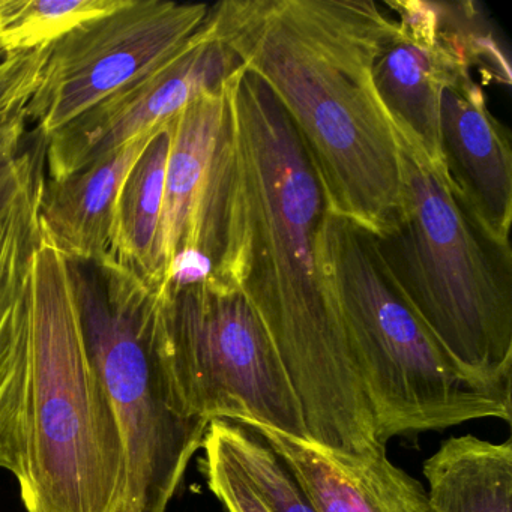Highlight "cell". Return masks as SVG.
I'll use <instances>...</instances> for the list:
<instances>
[{
  "label": "cell",
  "mask_w": 512,
  "mask_h": 512,
  "mask_svg": "<svg viewBox=\"0 0 512 512\" xmlns=\"http://www.w3.org/2000/svg\"><path fill=\"white\" fill-rule=\"evenodd\" d=\"M226 92L203 257L212 280L238 290L265 326L308 443L332 457H364L385 445L320 265L325 191L268 86L242 67Z\"/></svg>",
  "instance_id": "6da1fadb"
},
{
  "label": "cell",
  "mask_w": 512,
  "mask_h": 512,
  "mask_svg": "<svg viewBox=\"0 0 512 512\" xmlns=\"http://www.w3.org/2000/svg\"><path fill=\"white\" fill-rule=\"evenodd\" d=\"M209 25L283 107L329 212L383 235L403 182L400 140L373 79L395 26L385 2L224 0Z\"/></svg>",
  "instance_id": "7a4b0ae2"
},
{
  "label": "cell",
  "mask_w": 512,
  "mask_h": 512,
  "mask_svg": "<svg viewBox=\"0 0 512 512\" xmlns=\"http://www.w3.org/2000/svg\"><path fill=\"white\" fill-rule=\"evenodd\" d=\"M17 482L28 512H133L124 440L89 358L71 263L43 229L29 283Z\"/></svg>",
  "instance_id": "3957f363"
},
{
  "label": "cell",
  "mask_w": 512,
  "mask_h": 512,
  "mask_svg": "<svg viewBox=\"0 0 512 512\" xmlns=\"http://www.w3.org/2000/svg\"><path fill=\"white\" fill-rule=\"evenodd\" d=\"M400 140L394 223L373 236L395 286L473 379L512 392V248L494 241L445 169Z\"/></svg>",
  "instance_id": "277c9868"
},
{
  "label": "cell",
  "mask_w": 512,
  "mask_h": 512,
  "mask_svg": "<svg viewBox=\"0 0 512 512\" xmlns=\"http://www.w3.org/2000/svg\"><path fill=\"white\" fill-rule=\"evenodd\" d=\"M319 259L376 416L380 445L475 419L511 422L512 392L473 379L440 346L389 277L367 230L328 212Z\"/></svg>",
  "instance_id": "5b68a950"
},
{
  "label": "cell",
  "mask_w": 512,
  "mask_h": 512,
  "mask_svg": "<svg viewBox=\"0 0 512 512\" xmlns=\"http://www.w3.org/2000/svg\"><path fill=\"white\" fill-rule=\"evenodd\" d=\"M71 263L83 334L124 440L131 511L167 512L209 422L176 400L154 334V295L115 260Z\"/></svg>",
  "instance_id": "8992f818"
},
{
  "label": "cell",
  "mask_w": 512,
  "mask_h": 512,
  "mask_svg": "<svg viewBox=\"0 0 512 512\" xmlns=\"http://www.w3.org/2000/svg\"><path fill=\"white\" fill-rule=\"evenodd\" d=\"M152 295L155 343L188 415L271 428L308 442L283 362L238 290L208 278Z\"/></svg>",
  "instance_id": "52a82bcc"
},
{
  "label": "cell",
  "mask_w": 512,
  "mask_h": 512,
  "mask_svg": "<svg viewBox=\"0 0 512 512\" xmlns=\"http://www.w3.org/2000/svg\"><path fill=\"white\" fill-rule=\"evenodd\" d=\"M385 4L395 26L374 64V88L397 136L445 169L440 151L443 92L470 76L472 68L509 86L511 68L470 2Z\"/></svg>",
  "instance_id": "ba28073f"
},
{
  "label": "cell",
  "mask_w": 512,
  "mask_h": 512,
  "mask_svg": "<svg viewBox=\"0 0 512 512\" xmlns=\"http://www.w3.org/2000/svg\"><path fill=\"white\" fill-rule=\"evenodd\" d=\"M211 5L127 0L52 44L43 82L25 110L52 134L125 86L172 61L199 34Z\"/></svg>",
  "instance_id": "9c48e42d"
},
{
  "label": "cell",
  "mask_w": 512,
  "mask_h": 512,
  "mask_svg": "<svg viewBox=\"0 0 512 512\" xmlns=\"http://www.w3.org/2000/svg\"><path fill=\"white\" fill-rule=\"evenodd\" d=\"M242 64L218 40L209 17L172 61L110 95L47 139V179L61 181L175 118L188 103L223 88Z\"/></svg>",
  "instance_id": "30bf717a"
},
{
  "label": "cell",
  "mask_w": 512,
  "mask_h": 512,
  "mask_svg": "<svg viewBox=\"0 0 512 512\" xmlns=\"http://www.w3.org/2000/svg\"><path fill=\"white\" fill-rule=\"evenodd\" d=\"M46 181V137L35 133L0 164V469L16 479L22 472L29 283Z\"/></svg>",
  "instance_id": "8fae6325"
},
{
  "label": "cell",
  "mask_w": 512,
  "mask_h": 512,
  "mask_svg": "<svg viewBox=\"0 0 512 512\" xmlns=\"http://www.w3.org/2000/svg\"><path fill=\"white\" fill-rule=\"evenodd\" d=\"M226 85L194 98L170 121L172 140L151 290L211 278L203 239L226 127Z\"/></svg>",
  "instance_id": "7c38bea8"
},
{
  "label": "cell",
  "mask_w": 512,
  "mask_h": 512,
  "mask_svg": "<svg viewBox=\"0 0 512 512\" xmlns=\"http://www.w3.org/2000/svg\"><path fill=\"white\" fill-rule=\"evenodd\" d=\"M440 151L461 202L494 241L511 245V143L472 76L460 77L443 92Z\"/></svg>",
  "instance_id": "4fadbf2b"
},
{
  "label": "cell",
  "mask_w": 512,
  "mask_h": 512,
  "mask_svg": "<svg viewBox=\"0 0 512 512\" xmlns=\"http://www.w3.org/2000/svg\"><path fill=\"white\" fill-rule=\"evenodd\" d=\"M254 428L289 460L322 512H431L424 485L389 460L386 446L338 458L271 428Z\"/></svg>",
  "instance_id": "5bb4252c"
},
{
  "label": "cell",
  "mask_w": 512,
  "mask_h": 512,
  "mask_svg": "<svg viewBox=\"0 0 512 512\" xmlns=\"http://www.w3.org/2000/svg\"><path fill=\"white\" fill-rule=\"evenodd\" d=\"M161 127L68 178L47 179L40 205L41 229L70 262L97 265L106 259L119 191Z\"/></svg>",
  "instance_id": "9a60e30c"
},
{
  "label": "cell",
  "mask_w": 512,
  "mask_h": 512,
  "mask_svg": "<svg viewBox=\"0 0 512 512\" xmlns=\"http://www.w3.org/2000/svg\"><path fill=\"white\" fill-rule=\"evenodd\" d=\"M431 512H512V440L473 434L440 443L424 463Z\"/></svg>",
  "instance_id": "2e32d148"
},
{
  "label": "cell",
  "mask_w": 512,
  "mask_h": 512,
  "mask_svg": "<svg viewBox=\"0 0 512 512\" xmlns=\"http://www.w3.org/2000/svg\"><path fill=\"white\" fill-rule=\"evenodd\" d=\"M170 121L155 134L122 184L106 256L133 272L149 289L154 284L155 248L172 140Z\"/></svg>",
  "instance_id": "e0dca14e"
},
{
  "label": "cell",
  "mask_w": 512,
  "mask_h": 512,
  "mask_svg": "<svg viewBox=\"0 0 512 512\" xmlns=\"http://www.w3.org/2000/svg\"><path fill=\"white\" fill-rule=\"evenodd\" d=\"M271 512H322L292 464L253 425L209 422Z\"/></svg>",
  "instance_id": "ac0fdd59"
},
{
  "label": "cell",
  "mask_w": 512,
  "mask_h": 512,
  "mask_svg": "<svg viewBox=\"0 0 512 512\" xmlns=\"http://www.w3.org/2000/svg\"><path fill=\"white\" fill-rule=\"evenodd\" d=\"M125 4L127 0H0V53L52 46L83 23Z\"/></svg>",
  "instance_id": "d6986e66"
},
{
  "label": "cell",
  "mask_w": 512,
  "mask_h": 512,
  "mask_svg": "<svg viewBox=\"0 0 512 512\" xmlns=\"http://www.w3.org/2000/svg\"><path fill=\"white\" fill-rule=\"evenodd\" d=\"M202 448L205 451L202 467L206 482L226 512H271L211 424Z\"/></svg>",
  "instance_id": "ffe728a7"
},
{
  "label": "cell",
  "mask_w": 512,
  "mask_h": 512,
  "mask_svg": "<svg viewBox=\"0 0 512 512\" xmlns=\"http://www.w3.org/2000/svg\"><path fill=\"white\" fill-rule=\"evenodd\" d=\"M52 46L0 59V127L25 116L26 107L43 82Z\"/></svg>",
  "instance_id": "44dd1931"
},
{
  "label": "cell",
  "mask_w": 512,
  "mask_h": 512,
  "mask_svg": "<svg viewBox=\"0 0 512 512\" xmlns=\"http://www.w3.org/2000/svg\"><path fill=\"white\" fill-rule=\"evenodd\" d=\"M26 139V118L16 119L0 127V164L10 160L22 148Z\"/></svg>",
  "instance_id": "7402d4cb"
},
{
  "label": "cell",
  "mask_w": 512,
  "mask_h": 512,
  "mask_svg": "<svg viewBox=\"0 0 512 512\" xmlns=\"http://www.w3.org/2000/svg\"><path fill=\"white\" fill-rule=\"evenodd\" d=\"M4 58V56H0V59Z\"/></svg>",
  "instance_id": "603a6c76"
},
{
  "label": "cell",
  "mask_w": 512,
  "mask_h": 512,
  "mask_svg": "<svg viewBox=\"0 0 512 512\" xmlns=\"http://www.w3.org/2000/svg\"><path fill=\"white\" fill-rule=\"evenodd\" d=\"M0 56H5V55H2V53H0Z\"/></svg>",
  "instance_id": "cb8c5ba5"
}]
</instances>
